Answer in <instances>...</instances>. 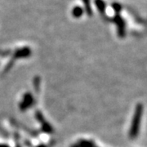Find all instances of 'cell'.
<instances>
[{
  "label": "cell",
  "instance_id": "6da1fadb",
  "mask_svg": "<svg viewBox=\"0 0 147 147\" xmlns=\"http://www.w3.org/2000/svg\"><path fill=\"white\" fill-rule=\"evenodd\" d=\"M142 113H143V105L141 103H139L136 106L135 113H134V115H133L131 127H130V131H129V137L131 139H135L139 134Z\"/></svg>",
  "mask_w": 147,
  "mask_h": 147
},
{
  "label": "cell",
  "instance_id": "7a4b0ae2",
  "mask_svg": "<svg viewBox=\"0 0 147 147\" xmlns=\"http://www.w3.org/2000/svg\"><path fill=\"white\" fill-rule=\"evenodd\" d=\"M115 21L118 26V32L120 37L125 36V22L120 16L117 15L115 18Z\"/></svg>",
  "mask_w": 147,
  "mask_h": 147
},
{
  "label": "cell",
  "instance_id": "3957f363",
  "mask_svg": "<svg viewBox=\"0 0 147 147\" xmlns=\"http://www.w3.org/2000/svg\"><path fill=\"white\" fill-rule=\"evenodd\" d=\"M32 102H33V98H32L31 95L30 93H27L25 95L23 101L21 104V110H26L27 108H29L31 105Z\"/></svg>",
  "mask_w": 147,
  "mask_h": 147
},
{
  "label": "cell",
  "instance_id": "277c9868",
  "mask_svg": "<svg viewBox=\"0 0 147 147\" xmlns=\"http://www.w3.org/2000/svg\"><path fill=\"white\" fill-rule=\"evenodd\" d=\"M71 147H95V146L92 142L86 141V140H80L78 143H76Z\"/></svg>",
  "mask_w": 147,
  "mask_h": 147
},
{
  "label": "cell",
  "instance_id": "5b68a950",
  "mask_svg": "<svg viewBox=\"0 0 147 147\" xmlns=\"http://www.w3.org/2000/svg\"><path fill=\"white\" fill-rule=\"evenodd\" d=\"M36 117L38 120L40 121V122H42V123H43V124H42V128H43V130H44L45 131H51V130H52V127L49 126L47 123H46V124H45V122L43 121L42 116V115H41V113H40V112H37Z\"/></svg>",
  "mask_w": 147,
  "mask_h": 147
},
{
  "label": "cell",
  "instance_id": "8992f818",
  "mask_svg": "<svg viewBox=\"0 0 147 147\" xmlns=\"http://www.w3.org/2000/svg\"><path fill=\"white\" fill-rule=\"evenodd\" d=\"M30 54V51L27 49V48H25V49H23V50H21L20 51L19 53H17V57H27L28 55Z\"/></svg>",
  "mask_w": 147,
  "mask_h": 147
},
{
  "label": "cell",
  "instance_id": "52a82bcc",
  "mask_svg": "<svg viewBox=\"0 0 147 147\" xmlns=\"http://www.w3.org/2000/svg\"><path fill=\"white\" fill-rule=\"evenodd\" d=\"M82 14V10L80 8H75L74 11V15L75 16H80Z\"/></svg>",
  "mask_w": 147,
  "mask_h": 147
},
{
  "label": "cell",
  "instance_id": "ba28073f",
  "mask_svg": "<svg viewBox=\"0 0 147 147\" xmlns=\"http://www.w3.org/2000/svg\"><path fill=\"white\" fill-rule=\"evenodd\" d=\"M97 6L99 7V8H100V10H103V9H105V4L102 2V1H100L99 0L98 2H97Z\"/></svg>",
  "mask_w": 147,
  "mask_h": 147
},
{
  "label": "cell",
  "instance_id": "9c48e42d",
  "mask_svg": "<svg viewBox=\"0 0 147 147\" xmlns=\"http://www.w3.org/2000/svg\"><path fill=\"white\" fill-rule=\"evenodd\" d=\"M113 7H114V9H115L117 12H119V11L121 10V6L119 5V4H118V3H115V4L113 5Z\"/></svg>",
  "mask_w": 147,
  "mask_h": 147
},
{
  "label": "cell",
  "instance_id": "30bf717a",
  "mask_svg": "<svg viewBox=\"0 0 147 147\" xmlns=\"http://www.w3.org/2000/svg\"><path fill=\"white\" fill-rule=\"evenodd\" d=\"M0 147H8L7 146H6V145H0Z\"/></svg>",
  "mask_w": 147,
  "mask_h": 147
},
{
  "label": "cell",
  "instance_id": "8fae6325",
  "mask_svg": "<svg viewBox=\"0 0 147 147\" xmlns=\"http://www.w3.org/2000/svg\"><path fill=\"white\" fill-rule=\"evenodd\" d=\"M38 147H46V146H39Z\"/></svg>",
  "mask_w": 147,
  "mask_h": 147
}]
</instances>
